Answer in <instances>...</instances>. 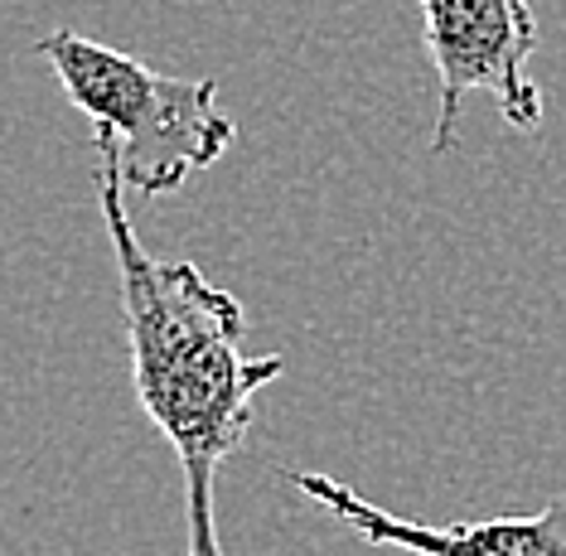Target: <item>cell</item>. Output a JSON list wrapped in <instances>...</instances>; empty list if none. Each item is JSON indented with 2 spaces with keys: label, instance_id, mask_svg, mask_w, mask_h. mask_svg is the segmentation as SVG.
I'll list each match as a JSON object with an SVG mask.
<instances>
[{
  "label": "cell",
  "instance_id": "obj_2",
  "mask_svg": "<svg viewBox=\"0 0 566 556\" xmlns=\"http://www.w3.org/2000/svg\"><path fill=\"white\" fill-rule=\"evenodd\" d=\"M93 126H107L122 150V179L140 199L175 193L195 170L223 160L238 126L218 112L213 77H175L107 49L78 30H54L34 44Z\"/></svg>",
  "mask_w": 566,
  "mask_h": 556
},
{
  "label": "cell",
  "instance_id": "obj_3",
  "mask_svg": "<svg viewBox=\"0 0 566 556\" xmlns=\"http://www.w3.org/2000/svg\"><path fill=\"white\" fill-rule=\"evenodd\" d=\"M421 39L436 63L431 150H455V116L465 93H489L513 132L543 126V93L527 77L537 49V15L527 0H417Z\"/></svg>",
  "mask_w": 566,
  "mask_h": 556
},
{
  "label": "cell",
  "instance_id": "obj_1",
  "mask_svg": "<svg viewBox=\"0 0 566 556\" xmlns=\"http://www.w3.org/2000/svg\"><path fill=\"white\" fill-rule=\"evenodd\" d=\"M97 140V199L117 252L122 310L132 334V387L185 470V556H223L213 523L218 470L252 431V402L281 378V358H248V315L233 291L213 286L195 262H160L140 248L126 218L122 150L107 126Z\"/></svg>",
  "mask_w": 566,
  "mask_h": 556
},
{
  "label": "cell",
  "instance_id": "obj_4",
  "mask_svg": "<svg viewBox=\"0 0 566 556\" xmlns=\"http://www.w3.org/2000/svg\"><path fill=\"white\" fill-rule=\"evenodd\" d=\"M286 480L334 513L344 527H354L373 547H397L411 556H566V499L533 518H480V523H411L378 508L358 489L329 480L315 470H286Z\"/></svg>",
  "mask_w": 566,
  "mask_h": 556
}]
</instances>
